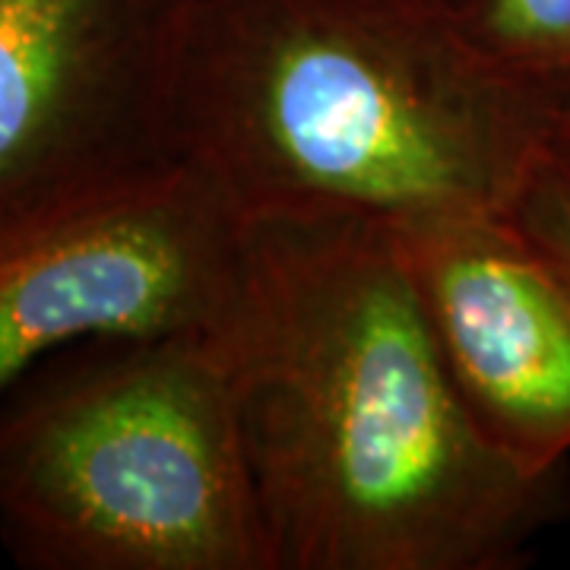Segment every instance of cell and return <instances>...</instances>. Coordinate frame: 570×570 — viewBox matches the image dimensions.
Segmentation results:
<instances>
[{"label":"cell","instance_id":"9c48e42d","mask_svg":"<svg viewBox=\"0 0 570 570\" xmlns=\"http://www.w3.org/2000/svg\"><path fill=\"white\" fill-rule=\"evenodd\" d=\"M551 149L561 163L570 165V108L558 111V121H554V137H551Z\"/></svg>","mask_w":570,"mask_h":570},{"label":"cell","instance_id":"8992f818","mask_svg":"<svg viewBox=\"0 0 570 570\" xmlns=\"http://www.w3.org/2000/svg\"><path fill=\"white\" fill-rule=\"evenodd\" d=\"M472 425L513 463L570 466V279L513 213L387 223Z\"/></svg>","mask_w":570,"mask_h":570},{"label":"cell","instance_id":"5b68a950","mask_svg":"<svg viewBox=\"0 0 570 570\" xmlns=\"http://www.w3.org/2000/svg\"><path fill=\"white\" fill-rule=\"evenodd\" d=\"M247 219L175 165L0 232V387L96 336L216 333L245 264Z\"/></svg>","mask_w":570,"mask_h":570},{"label":"cell","instance_id":"277c9868","mask_svg":"<svg viewBox=\"0 0 570 570\" xmlns=\"http://www.w3.org/2000/svg\"><path fill=\"white\" fill-rule=\"evenodd\" d=\"M200 0H0V232L181 159Z\"/></svg>","mask_w":570,"mask_h":570},{"label":"cell","instance_id":"7a4b0ae2","mask_svg":"<svg viewBox=\"0 0 570 570\" xmlns=\"http://www.w3.org/2000/svg\"><path fill=\"white\" fill-rule=\"evenodd\" d=\"M558 111L400 0H200L178 137L242 216L513 213Z\"/></svg>","mask_w":570,"mask_h":570},{"label":"cell","instance_id":"3957f363","mask_svg":"<svg viewBox=\"0 0 570 570\" xmlns=\"http://www.w3.org/2000/svg\"><path fill=\"white\" fill-rule=\"evenodd\" d=\"M0 542L29 570H273L219 336H96L3 384Z\"/></svg>","mask_w":570,"mask_h":570},{"label":"cell","instance_id":"6da1fadb","mask_svg":"<svg viewBox=\"0 0 570 570\" xmlns=\"http://www.w3.org/2000/svg\"><path fill=\"white\" fill-rule=\"evenodd\" d=\"M216 330L273 570H517L570 517L472 425L384 223L245 216Z\"/></svg>","mask_w":570,"mask_h":570},{"label":"cell","instance_id":"ba28073f","mask_svg":"<svg viewBox=\"0 0 570 570\" xmlns=\"http://www.w3.org/2000/svg\"><path fill=\"white\" fill-rule=\"evenodd\" d=\"M513 219L570 279V165L551 149L532 171Z\"/></svg>","mask_w":570,"mask_h":570},{"label":"cell","instance_id":"30bf717a","mask_svg":"<svg viewBox=\"0 0 570 570\" xmlns=\"http://www.w3.org/2000/svg\"><path fill=\"white\" fill-rule=\"evenodd\" d=\"M409 7H419V10H431V13H441V17H460L472 0H400Z\"/></svg>","mask_w":570,"mask_h":570},{"label":"cell","instance_id":"52a82bcc","mask_svg":"<svg viewBox=\"0 0 570 570\" xmlns=\"http://www.w3.org/2000/svg\"><path fill=\"white\" fill-rule=\"evenodd\" d=\"M456 26L510 80L570 108V0H472Z\"/></svg>","mask_w":570,"mask_h":570}]
</instances>
